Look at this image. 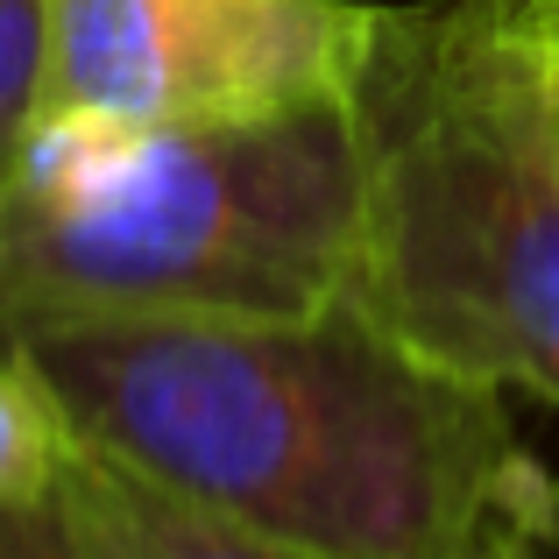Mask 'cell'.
I'll return each mask as SVG.
<instances>
[{
  "instance_id": "obj_1",
  "label": "cell",
  "mask_w": 559,
  "mask_h": 559,
  "mask_svg": "<svg viewBox=\"0 0 559 559\" xmlns=\"http://www.w3.org/2000/svg\"><path fill=\"white\" fill-rule=\"evenodd\" d=\"M79 447L219 524L326 559H552L559 481L510 396L361 305L312 319H79L0 341Z\"/></svg>"
},
{
  "instance_id": "obj_4",
  "label": "cell",
  "mask_w": 559,
  "mask_h": 559,
  "mask_svg": "<svg viewBox=\"0 0 559 559\" xmlns=\"http://www.w3.org/2000/svg\"><path fill=\"white\" fill-rule=\"evenodd\" d=\"M376 0H43V107L114 128H213L361 93Z\"/></svg>"
},
{
  "instance_id": "obj_10",
  "label": "cell",
  "mask_w": 559,
  "mask_h": 559,
  "mask_svg": "<svg viewBox=\"0 0 559 559\" xmlns=\"http://www.w3.org/2000/svg\"><path fill=\"white\" fill-rule=\"evenodd\" d=\"M546 50H552V43H546ZM552 93H559V50H552Z\"/></svg>"
},
{
  "instance_id": "obj_3",
  "label": "cell",
  "mask_w": 559,
  "mask_h": 559,
  "mask_svg": "<svg viewBox=\"0 0 559 559\" xmlns=\"http://www.w3.org/2000/svg\"><path fill=\"white\" fill-rule=\"evenodd\" d=\"M355 114V305L461 382L559 411V93L524 0L390 8Z\"/></svg>"
},
{
  "instance_id": "obj_8",
  "label": "cell",
  "mask_w": 559,
  "mask_h": 559,
  "mask_svg": "<svg viewBox=\"0 0 559 559\" xmlns=\"http://www.w3.org/2000/svg\"><path fill=\"white\" fill-rule=\"evenodd\" d=\"M0 559H85L57 503H0Z\"/></svg>"
},
{
  "instance_id": "obj_7",
  "label": "cell",
  "mask_w": 559,
  "mask_h": 559,
  "mask_svg": "<svg viewBox=\"0 0 559 559\" xmlns=\"http://www.w3.org/2000/svg\"><path fill=\"white\" fill-rule=\"evenodd\" d=\"M43 107V0H0V191Z\"/></svg>"
},
{
  "instance_id": "obj_5",
  "label": "cell",
  "mask_w": 559,
  "mask_h": 559,
  "mask_svg": "<svg viewBox=\"0 0 559 559\" xmlns=\"http://www.w3.org/2000/svg\"><path fill=\"white\" fill-rule=\"evenodd\" d=\"M50 503L64 518V532L85 546V559H326V552H298V546L241 532V524L205 518L185 496L128 475L121 461L79 447V439L57 467Z\"/></svg>"
},
{
  "instance_id": "obj_9",
  "label": "cell",
  "mask_w": 559,
  "mask_h": 559,
  "mask_svg": "<svg viewBox=\"0 0 559 559\" xmlns=\"http://www.w3.org/2000/svg\"><path fill=\"white\" fill-rule=\"evenodd\" d=\"M524 22L538 28V43H552V50H559V0H524Z\"/></svg>"
},
{
  "instance_id": "obj_2",
  "label": "cell",
  "mask_w": 559,
  "mask_h": 559,
  "mask_svg": "<svg viewBox=\"0 0 559 559\" xmlns=\"http://www.w3.org/2000/svg\"><path fill=\"white\" fill-rule=\"evenodd\" d=\"M355 99L213 128L36 114L0 191V341L79 319H312L355 305Z\"/></svg>"
},
{
  "instance_id": "obj_6",
  "label": "cell",
  "mask_w": 559,
  "mask_h": 559,
  "mask_svg": "<svg viewBox=\"0 0 559 559\" xmlns=\"http://www.w3.org/2000/svg\"><path fill=\"white\" fill-rule=\"evenodd\" d=\"M71 432L14 361H0V503H50Z\"/></svg>"
}]
</instances>
